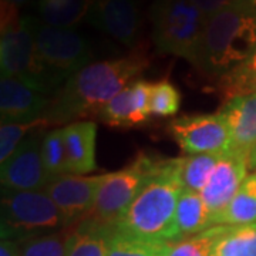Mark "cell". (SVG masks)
<instances>
[{
	"instance_id": "1",
	"label": "cell",
	"mask_w": 256,
	"mask_h": 256,
	"mask_svg": "<svg viewBox=\"0 0 256 256\" xmlns=\"http://www.w3.org/2000/svg\"><path fill=\"white\" fill-rule=\"evenodd\" d=\"M148 67V57L140 50L131 54L90 63L72 76L52 96L47 127L68 126L90 117H100L102 108L121 90L136 82Z\"/></svg>"
},
{
	"instance_id": "2",
	"label": "cell",
	"mask_w": 256,
	"mask_h": 256,
	"mask_svg": "<svg viewBox=\"0 0 256 256\" xmlns=\"http://www.w3.org/2000/svg\"><path fill=\"white\" fill-rule=\"evenodd\" d=\"M180 158L161 160L137 198L114 228L128 235L150 240H181L176 225V206L182 192Z\"/></svg>"
},
{
	"instance_id": "3",
	"label": "cell",
	"mask_w": 256,
	"mask_h": 256,
	"mask_svg": "<svg viewBox=\"0 0 256 256\" xmlns=\"http://www.w3.org/2000/svg\"><path fill=\"white\" fill-rule=\"evenodd\" d=\"M255 52L256 8L242 3L208 18L194 67L216 82Z\"/></svg>"
},
{
	"instance_id": "4",
	"label": "cell",
	"mask_w": 256,
	"mask_h": 256,
	"mask_svg": "<svg viewBox=\"0 0 256 256\" xmlns=\"http://www.w3.org/2000/svg\"><path fill=\"white\" fill-rule=\"evenodd\" d=\"M150 18L156 50L195 66L208 20L201 10L190 0H156Z\"/></svg>"
},
{
	"instance_id": "5",
	"label": "cell",
	"mask_w": 256,
	"mask_h": 256,
	"mask_svg": "<svg viewBox=\"0 0 256 256\" xmlns=\"http://www.w3.org/2000/svg\"><path fill=\"white\" fill-rule=\"evenodd\" d=\"M66 228L62 212L44 191H3L2 239L20 242Z\"/></svg>"
},
{
	"instance_id": "6",
	"label": "cell",
	"mask_w": 256,
	"mask_h": 256,
	"mask_svg": "<svg viewBox=\"0 0 256 256\" xmlns=\"http://www.w3.org/2000/svg\"><path fill=\"white\" fill-rule=\"evenodd\" d=\"M160 162V158L140 152L122 170L102 175L90 220L102 226L114 228L156 172Z\"/></svg>"
},
{
	"instance_id": "7",
	"label": "cell",
	"mask_w": 256,
	"mask_h": 256,
	"mask_svg": "<svg viewBox=\"0 0 256 256\" xmlns=\"http://www.w3.org/2000/svg\"><path fill=\"white\" fill-rule=\"evenodd\" d=\"M34 18L33 16L22 18L16 24L2 30V77L16 78L53 96L57 90L37 53Z\"/></svg>"
},
{
	"instance_id": "8",
	"label": "cell",
	"mask_w": 256,
	"mask_h": 256,
	"mask_svg": "<svg viewBox=\"0 0 256 256\" xmlns=\"http://www.w3.org/2000/svg\"><path fill=\"white\" fill-rule=\"evenodd\" d=\"M34 38L38 57L56 90L92 60L88 42L73 28L48 26L34 18Z\"/></svg>"
},
{
	"instance_id": "9",
	"label": "cell",
	"mask_w": 256,
	"mask_h": 256,
	"mask_svg": "<svg viewBox=\"0 0 256 256\" xmlns=\"http://www.w3.org/2000/svg\"><path fill=\"white\" fill-rule=\"evenodd\" d=\"M168 130L181 151L188 156L225 154L230 150L228 122L220 111L176 117Z\"/></svg>"
},
{
	"instance_id": "10",
	"label": "cell",
	"mask_w": 256,
	"mask_h": 256,
	"mask_svg": "<svg viewBox=\"0 0 256 256\" xmlns=\"http://www.w3.org/2000/svg\"><path fill=\"white\" fill-rule=\"evenodd\" d=\"M43 137L44 136L40 132L32 134L18 146L14 154L2 164L0 178L3 191H43L52 181L42 156Z\"/></svg>"
},
{
	"instance_id": "11",
	"label": "cell",
	"mask_w": 256,
	"mask_h": 256,
	"mask_svg": "<svg viewBox=\"0 0 256 256\" xmlns=\"http://www.w3.org/2000/svg\"><path fill=\"white\" fill-rule=\"evenodd\" d=\"M102 175H62L53 178L43 191L53 200L63 215L66 226L90 216L96 205Z\"/></svg>"
},
{
	"instance_id": "12",
	"label": "cell",
	"mask_w": 256,
	"mask_h": 256,
	"mask_svg": "<svg viewBox=\"0 0 256 256\" xmlns=\"http://www.w3.org/2000/svg\"><path fill=\"white\" fill-rule=\"evenodd\" d=\"M87 20L121 44L130 48L137 47L141 16L136 0H94Z\"/></svg>"
},
{
	"instance_id": "13",
	"label": "cell",
	"mask_w": 256,
	"mask_h": 256,
	"mask_svg": "<svg viewBox=\"0 0 256 256\" xmlns=\"http://www.w3.org/2000/svg\"><path fill=\"white\" fill-rule=\"evenodd\" d=\"M249 171V160L245 156L225 152L222 154L212 171L206 185L200 194L212 216V225L215 216H218L226 208L230 200L235 196Z\"/></svg>"
},
{
	"instance_id": "14",
	"label": "cell",
	"mask_w": 256,
	"mask_h": 256,
	"mask_svg": "<svg viewBox=\"0 0 256 256\" xmlns=\"http://www.w3.org/2000/svg\"><path fill=\"white\" fill-rule=\"evenodd\" d=\"M52 96L26 82L2 77L0 118L3 122H32L46 116Z\"/></svg>"
},
{
	"instance_id": "15",
	"label": "cell",
	"mask_w": 256,
	"mask_h": 256,
	"mask_svg": "<svg viewBox=\"0 0 256 256\" xmlns=\"http://www.w3.org/2000/svg\"><path fill=\"white\" fill-rule=\"evenodd\" d=\"M220 111L225 116L230 134L229 152L250 158L256 146V94L224 101Z\"/></svg>"
},
{
	"instance_id": "16",
	"label": "cell",
	"mask_w": 256,
	"mask_h": 256,
	"mask_svg": "<svg viewBox=\"0 0 256 256\" xmlns=\"http://www.w3.org/2000/svg\"><path fill=\"white\" fill-rule=\"evenodd\" d=\"M63 131L68 174L87 175L96 171L97 124L94 121L84 120L64 126Z\"/></svg>"
},
{
	"instance_id": "17",
	"label": "cell",
	"mask_w": 256,
	"mask_h": 256,
	"mask_svg": "<svg viewBox=\"0 0 256 256\" xmlns=\"http://www.w3.org/2000/svg\"><path fill=\"white\" fill-rule=\"evenodd\" d=\"M256 224V172L248 175L226 208L214 220V226Z\"/></svg>"
},
{
	"instance_id": "18",
	"label": "cell",
	"mask_w": 256,
	"mask_h": 256,
	"mask_svg": "<svg viewBox=\"0 0 256 256\" xmlns=\"http://www.w3.org/2000/svg\"><path fill=\"white\" fill-rule=\"evenodd\" d=\"M176 225L182 238L195 236L212 228V216L200 192L184 188L176 206Z\"/></svg>"
},
{
	"instance_id": "19",
	"label": "cell",
	"mask_w": 256,
	"mask_h": 256,
	"mask_svg": "<svg viewBox=\"0 0 256 256\" xmlns=\"http://www.w3.org/2000/svg\"><path fill=\"white\" fill-rule=\"evenodd\" d=\"M111 229L86 218L80 228L68 234L66 256H108Z\"/></svg>"
},
{
	"instance_id": "20",
	"label": "cell",
	"mask_w": 256,
	"mask_h": 256,
	"mask_svg": "<svg viewBox=\"0 0 256 256\" xmlns=\"http://www.w3.org/2000/svg\"><path fill=\"white\" fill-rule=\"evenodd\" d=\"M94 0H38L40 20L48 26L73 28L87 18Z\"/></svg>"
},
{
	"instance_id": "21",
	"label": "cell",
	"mask_w": 256,
	"mask_h": 256,
	"mask_svg": "<svg viewBox=\"0 0 256 256\" xmlns=\"http://www.w3.org/2000/svg\"><path fill=\"white\" fill-rule=\"evenodd\" d=\"M212 256H256V224L224 226L212 248Z\"/></svg>"
},
{
	"instance_id": "22",
	"label": "cell",
	"mask_w": 256,
	"mask_h": 256,
	"mask_svg": "<svg viewBox=\"0 0 256 256\" xmlns=\"http://www.w3.org/2000/svg\"><path fill=\"white\" fill-rule=\"evenodd\" d=\"M172 244L138 238L112 228L108 235V256H168Z\"/></svg>"
},
{
	"instance_id": "23",
	"label": "cell",
	"mask_w": 256,
	"mask_h": 256,
	"mask_svg": "<svg viewBox=\"0 0 256 256\" xmlns=\"http://www.w3.org/2000/svg\"><path fill=\"white\" fill-rule=\"evenodd\" d=\"M215 82L224 101L239 96L256 94V52Z\"/></svg>"
},
{
	"instance_id": "24",
	"label": "cell",
	"mask_w": 256,
	"mask_h": 256,
	"mask_svg": "<svg viewBox=\"0 0 256 256\" xmlns=\"http://www.w3.org/2000/svg\"><path fill=\"white\" fill-rule=\"evenodd\" d=\"M222 154H196L180 158V180L182 188L201 192Z\"/></svg>"
},
{
	"instance_id": "25",
	"label": "cell",
	"mask_w": 256,
	"mask_h": 256,
	"mask_svg": "<svg viewBox=\"0 0 256 256\" xmlns=\"http://www.w3.org/2000/svg\"><path fill=\"white\" fill-rule=\"evenodd\" d=\"M132 82L112 97L102 108L98 118L110 127H136L138 126Z\"/></svg>"
},
{
	"instance_id": "26",
	"label": "cell",
	"mask_w": 256,
	"mask_h": 256,
	"mask_svg": "<svg viewBox=\"0 0 256 256\" xmlns=\"http://www.w3.org/2000/svg\"><path fill=\"white\" fill-rule=\"evenodd\" d=\"M42 156L47 174L50 175L52 180L68 174L63 127L54 128L44 134L42 144Z\"/></svg>"
},
{
	"instance_id": "27",
	"label": "cell",
	"mask_w": 256,
	"mask_h": 256,
	"mask_svg": "<svg viewBox=\"0 0 256 256\" xmlns=\"http://www.w3.org/2000/svg\"><path fill=\"white\" fill-rule=\"evenodd\" d=\"M44 127H47L44 118L32 122H3L0 127V164H4L14 154L30 131Z\"/></svg>"
},
{
	"instance_id": "28",
	"label": "cell",
	"mask_w": 256,
	"mask_h": 256,
	"mask_svg": "<svg viewBox=\"0 0 256 256\" xmlns=\"http://www.w3.org/2000/svg\"><path fill=\"white\" fill-rule=\"evenodd\" d=\"M67 238L64 232L36 236L18 242L20 256H66Z\"/></svg>"
},
{
	"instance_id": "29",
	"label": "cell",
	"mask_w": 256,
	"mask_h": 256,
	"mask_svg": "<svg viewBox=\"0 0 256 256\" xmlns=\"http://www.w3.org/2000/svg\"><path fill=\"white\" fill-rule=\"evenodd\" d=\"M181 107V94L170 80L154 82L151 92V114L156 117H172Z\"/></svg>"
},
{
	"instance_id": "30",
	"label": "cell",
	"mask_w": 256,
	"mask_h": 256,
	"mask_svg": "<svg viewBox=\"0 0 256 256\" xmlns=\"http://www.w3.org/2000/svg\"><path fill=\"white\" fill-rule=\"evenodd\" d=\"M220 229V225H216L195 236L178 240L172 244L168 256H212V248Z\"/></svg>"
},
{
	"instance_id": "31",
	"label": "cell",
	"mask_w": 256,
	"mask_h": 256,
	"mask_svg": "<svg viewBox=\"0 0 256 256\" xmlns=\"http://www.w3.org/2000/svg\"><path fill=\"white\" fill-rule=\"evenodd\" d=\"M190 2H192L206 18H210V16L220 13V10L246 3L244 0H190Z\"/></svg>"
},
{
	"instance_id": "32",
	"label": "cell",
	"mask_w": 256,
	"mask_h": 256,
	"mask_svg": "<svg viewBox=\"0 0 256 256\" xmlns=\"http://www.w3.org/2000/svg\"><path fill=\"white\" fill-rule=\"evenodd\" d=\"M0 256H20L18 242L16 240H9V239H2Z\"/></svg>"
},
{
	"instance_id": "33",
	"label": "cell",
	"mask_w": 256,
	"mask_h": 256,
	"mask_svg": "<svg viewBox=\"0 0 256 256\" xmlns=\"http://www.w3.org/2000/svg\"><path fill=\"white\" fill-rule=\"evenodd\" d=\"M249 171L256 172V146L255 150H254V152L250 154V158H249Z\"/></svg>"
},
{
	"instance_id": "34",
	"label": "cell",
	"mask_w": 256,
	"mask_h": 256,
	"mask_svg": "<svg viewBox=\"0 0 256 256\" xmlns=\"http://www.w3.org/2000/svg\"><path fill=\"white\" fill-rule=\"evenodd\" d=\"M9 3H12V4H14L16 8H18V6H22V4H24L26 2H28V0H8Z\"/></svg>"
},
{
	"instance_id": "35",
	"label": "cell",
	"mask_w": 256,
	"mask_h": 256,
	"mask_svg": "<svg viewBox=\"0 0 256 256\" xmlns=\"http://www.w3.org/2000/svg\"><path fill=\"white\" fill-rule=\"evenodd\" d=\"M244 2H246V3H249V4H252V6L255 4V0H244Z\"/></svg>"
},
{
	"instance_id": "36",
	"label": "cell",
	"mask_w": 256,
	"mask_h": 256,
	"mask_svg": "<svg viewBox=\"0 0 256 256\" xmlns=\"http://www.w3.org/2000/svg\"><path fill=\"white\" fill-rule=\"evenodd\" d=\"M254 6H255V8H256V0H255V4H254Z\"/></svg>"
}]
</instances>
